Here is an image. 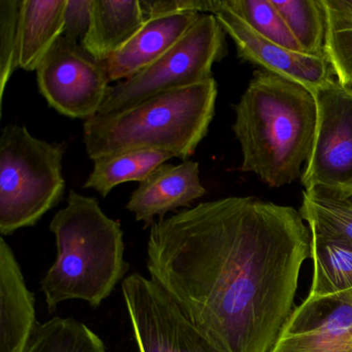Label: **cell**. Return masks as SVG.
Instances as JSON below:
<instances>
[{
	"mask_svg": "<svg viewBox=\"0 0 352 352\" xmlns=\"http://www.w3.org/2000/svg\"><path fill=\"white\" fill-rule=\"evenodd\" d=\"M207 190L199 178V164L191 160L179 164L158 166L133 191L126 209L135 214L145 228H151L155 218L164 219L168 212L179 208L189 209Z\"/></svg>",
	"mask_w": 352,
	"mask_h": 352,
	"instance_id": "obj_12",
	"label": "cell"
},
{
	"mask_svg": "<svg viewBox=\"0 0 352 352\" xmlns=\"http://www.w3.org/2000/svg\"><path fill=\"white\" fill-rule=\"evenodd\" d=\"M146 21L174 14H213L218 0H140Z\"/></svg>",
	"mask_w": 352,
	"mask_h": 352,
	"instance_id": "obj_25",
	"label": "cell"
},
{
	"mask_svg": "<svg viewBox=\"0 0 352 352\" xmlns=\"http://www.w3.org/2000/svg\"><path fill=\"white\" fill-rule=\"evenodd\" d=\"M255 32L280 47L304 53L272 0H224Z\"/></svg>",
	"mask_w": 352,
	"mask_h": 352,
	"instance_id": "obj_23",
	"label": "cell"
},
{
	"mask_svg": "<svg viewBox=\"0 0 352 352\" xmlns=\"http://www.w3.org/2000/svg\"><path fill=\"white\" fill-rule=\"evenodd\" d=\"M145 23L140 0H92L91 22L82 47L100 63H106Z\"/></svg>",
	"mask_w": 352,
	"mask_h": 352,
	"instance_id": "obj_15",
	"label": "cell"
},
{
	"mask_svg": "<svg viewBox=\"0 0 352 352\" xmlns=\"http://www.w3.org/2000/svg\"><path fill=\"white\" fill-rule=\"evenodd\" d=\"M317 120L302 170L305 189L341 186L352 180V89L337 78L314 92Z\"/></svg>",
	"mask_w": 352,
	"mask_h": 352,
	"instance_id": "obj_9",
	"label": "cell"
},
{
	"mask_svg": "<svg viewBox=\"0 0 352 352\" xmlns=\"http://www.w3.org/2000/svg\"><path fill=\"white\" fill-rule=\"evenodd\" d=\"M312 234V286L308 296H327L352 289V247L323 234Z\"/></svg>",
	"mask_w": 352,
	"mask_h": 352,
	"instance_id": "obj_18",
	"label": "cell"
},
{
	"mask_svg": "<svg viewBox=\"0 0 352 352\" xmlns=\"http://www.w3.org/2000/svg\"><path fill=\"white\" fill-rule=\"evenodd\" d=\"M67 0H22L18 67L36 71L45 55L63 36Z\"/></svg>",
	"mask_w": 352,
	"mask_h": 352,
	"instance_id": "obj_16",
	"label": "cell"
},
{
	"mask_svg": "<svg viewBox=\"0 0 352 352\" xmlns=\"http://www.w3.org/2000/svg\"><path fill=\"white\" fill-rule=\"evenodd\" d=\"M173 156L166 152L153 150L129 151L98 158L94 162V170L84 188L94 189L106 197L115 187L123 183L144 182L158 166Z\"/></svg>",
	"mask_w": 352,
	"mask_h": 352,
	"instance_id": "obj_17",
	"label": "cell"
},
{
	"mask_svg": "<svg viewBox=\"0 0 352 352\" xmlns=\"http://www.w3.org/2000/svg\"><path fill=\"white\" fill-rule=\"evenodd\" d=\"M22 0H0V100L18 67Z\"/></svg>",
	"mask_w": 352,
	"mask_h": 352,
	"instance_id": "obj_24",
	"label": "cell"
},
{
	"mask_svg": "<svg viewBox=\"0 0 352 352\" xmlns=\"http://www.w3.org/2000/svg\"><path fill=\"white\" fill-rule=\"evenodd\" d=\"M92 0H67L63 38L81 44L91 22Z\"/></svg>",
	"mask_w": 352,
	"mask_h": 352,
	"instance_id": "obj_26",
	"label": "cell"
},
{
	"mask_svg": "<svg viewBox=\"0 0 352 352\" xmlns=\"http://www.w3.org/2000/svg\"><path fill=\"white\" fill-rule=\"evenodd\" d=\"M327 17L324 55L340 84L352 89V0H321Z\"/></svg>",
	"mask_w": 352,
	"mask_h": 352,
	"instance_id": "obj_21",
	"label": "cell"
},
{
	"mask_svg": "<svg viewBox=\"0 0 352 352\" xmlns=\"http://www.w3.org/2000/svg\"><path fill=\"white\" fill-rule=\"evenodd\" d=\"M305 54L325 56L327 17L321 0H272Z\"/></svg>",
	"mask_w": 352,
	"mask_h": 352,
	"instance_id": "obj_22",
	"label": "cell"
},
{
	"mask_svg": "<svg viewBox=\"0 0 352 352\" xmlns=\"http://www.w3.org/2000/svg\"><path fill=\"white\" fill-rule=\"evenodd\" d=\"M24 352H107L104 341L85 323L54 317L38 323Z\"/></svg>",
	"mask_w": 352,
	"mask_h": 352,
	"instance_id": "obj_20",
	"label": "cell"
},
{
	"mask_svg": "<svg viewBox=\"0 0 352 352\" xmlns=\"http://www.w3.org/2000/svg\"><path fill=\"white\" fill-rule=\"evenodd\" d=\"M212 15L215 16L224 32L232 38L241 58L259 65L270 73L296 82L312 94L336 79L327 57L294 52L267 40L236 15L224 0H218Z\"/></svg>",
	"mask_w": 352,
	"mask_h": 352,
	"instance_id": "obj_11",
	"label": "cell"
},
{
	"mask_svg": "<svg viewBox=\"0 0 352 352\" xmlns=\"http://www.w3.org/2000/svg\"><path fill=\"white\" fill-rule=\"evenodd\" d=\"M40 94L59 114L84 121L96 116L111 86L104 63L61 36L36 69Z\"/></svg>",
	"mask_w": 352,
	"mask_h": 352,
	"instance_id": "obj_7",
	"label": "cell"
},
{
	"mask_svg": "<svg viewBox=\"0 0 352 352\" xmlns=\"http://www.w3.org/2000/svg\"><path fill=\"white\" fill-rule=\"evenodd\" d=\"M271 352H352V289L307 296Z\"/></svg>",
	"mask_w": 352,
	"mask_h": 352,
	"instance_id": "obj_10",
	"label": "cell"
},
{
	"mask_svg": "<svg viewBox=\"0 0 352 352\" xmlns=\"http://www.w3.org/2000/svg\"><path fill=\"white\" fill-rule=\"evenodd\" d=\"M226 32L215 16L201 14L189 32L150 67L111 86L98 114L131 108L152 96L213 78L214 63L224 58Z\"/></svg>",
	"mask_w": 352,
	"mask_h": 352,
	"instance_id": "obj_6",
	"label": "cell"
},
{
	"mask_svg": "<svg viewBox=\"0 0 352 352\" xmlns=\"http://www.w3.org/2000/svg\"><path fill=\"white\" fill-rule=\"evenodd\" d=\"M201 15L188 12L146 21L142 30L104 63L110 81H124L147 69L173 48Z\"/></svg>",
	"mask_w": 352,
	"mask_h": 352,
	"instance_id": "obj_14",
	"label": "cell"
},
{
	"mask_svg": "<svg viewBox=\"0 0 352 352\" xmlns=\"http://www.w3.org/2000/svg\"><path fill=\"white\" fill-rule=\"evenodd\" d=\"M312 257L300 211L253 197L205 201L150 228L147 270L223 352H271Z\"/></svg>",
	"mask_w": 352,
	"mask_h": 352,
	"instance_id": "obj_1",
	"label": "cell"
},
{
	"mask_svg": "<svg viewBox=\"0 0 352 352\" xmlns=\"http://www.w3.org/2000/svg\"><path fill=\"white\" fill-rule=\"evenodd\" d=\"M300 213L311 232L352 247V203L331 188L305 190Z\"/></svg>",
	"mask_w": 352,
	"mask_h": 352,
	"instance_id": "obj_19",
	"label": "cell"
},
{
	"mask_svg": "<svg viewBox=\"0 0 352 352\" xmlns=\"http://www.w3.org/2000/svg\"><path fill=\"white\" fill-rule=\"evenodd\" d=\"M36 296L28 289L19 261L0 239V352H24L36 329Z\"/></svg>",
	"mask_w": 352,
	"mask_h": 352,
	"instance_id": "obj_13",
	"label": "cell"
},
{
	"mask_svg": "<svg viewBox=\"0 0 352 352\" xmlns=\"http://www.w3.org/2000/svg\"><path fill=\"white\" fill-rule=\"evenodd\" d=\"M234 111L241 170L257 175L271 187L302 178L316 129L314 94L281 76L255 72Z\"/></svg>",
	"mask_w": 352,
	"mask_h": 352,
	"instance_id": "obj_2",
	"label": "cell"
},
{
	"mask_svg": "<svg viewBox=\"0 0 352 352\" xmlns=\"http://www.w3.org/2000/svg\"><path fill=\"white\" fill-rule=\"evenodd\" d=\"M49 228L57 256L41 281L48 312L72 300L98 308L129 270L120 223L102 211L98 199L71 190L67 207L55 214Z\"/></svg>",
	"mask_w": 352,
	"mask_h": 352,
	"instance_id": "obj_3",
	"label": "cell"
},
{
	"mask_svg": "<svg viewBox=\"0 0 352 352\" xmlns=\"http://www.w3.org/2000/svg\"><path fill=\"white\" fill-rule=\"evenodd\" d=\"M217 83L207 80L152 96L131 108L84 121L90 160L153 150L188 160L205 139L215 114Z\"/></svg>",
	"mask_w": 352,
	"mask_h": 352,
	"instance_id": "obj_4",
	"label": "cell"
},
{
	"mask_svg": "<svg viewBox=\"0 0 352 352\" xmlns=\"http://www.w3.org/2000/svg\"><path fill=\"white\" fill-rule=\"evenodd\" d=\"M327 188H329V187H327ZM331 189L335 191L337 195H339L340 197L352 203V180L346 183V184L341 185V186L333 187Z\"/></svg>",
	"mask_w": 352,
	"mask_h": 352,
	"instance_id": "obj_27",
	"label": "cell"
},
{
	"mask_svg": "<svg viewBox=\"0 0 352 352\" xmlns=\"http://www.w3.org/2000/svg\"><path fill=\"white\" fill-rule=\"evenodd\" d=\"M139 352H223L199 331L151 278L133 273L121 284Z\"/></svg>",
	"mask_w": 352,
	"mask_h": 352,
	"instance_id": "obj_8",
	"label": "cell"
},
{
	"mask_svg": "<svg viewBox=\"0 0 352 352\" xmlns=\"http://www.w3.org/2000/svg\"><path fill=\"white\" fill-rule=\"evenodd\" d=\"M65 142L34 137L23 125L10 124L0 135V234L10 236L36 226L60 203L65 180Z\"/></svg>",
	"mask_w": 352,
	"mask_h": 352,
	"instance_id": "obj_5",
	"label": "cell"
}]
</instances>
